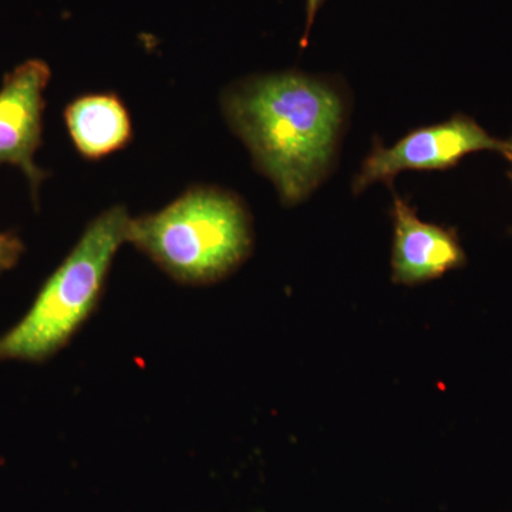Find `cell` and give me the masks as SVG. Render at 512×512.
Segmentation results:
<instances>
[{"mask_svg":"<svg viewBox=\"0 0 512 512\" xmlns=\"http://www.w3.org/2000/svg\"><path fill=\"white\" fill-rule=\"evenodd\" d=\"M127 242L184 285H210L234 272L252 247L251 220L237 195L192 187L163 210L130 218Z\"/></svg>","mask_w":512,"mask_h":512,"instance_id":"7a4b0ae2","label":"cell"},{"mask_svg":"<svg viewBox=\"0 0 512 512\" xmlns=\"http://www.w3.org/2000/svg\"><path fill=\"white\" fill-rule=\"evenodd\" d=\"M52 72L46 62L30 59L6 74L0 87V167H18L28 178L37 204L47 174L35 163L42 144L45 92Z\"/></svg>","mask_w":512,"mask_h":512,"instance_id":"5b68a950","label":"cell"},{"mask_svg":"<svg viewBox=\"0 0 512 512\" xmlns=\"http://www.w3.org/2000/svg\"><path fill=\"white\" fill-rule=\"evenodd\" d=\"M503 154L505 158H507L508 163L511 165V180H512V140L511 141H505V147Z\"/></svg>","mask_w":512,"mask_h":512,"instance_id":"30bf717a","label":"cell"},{"mask_svg":"<svg viewBox=\"0 0 512 512\" xmlns=\"http://www.w3.org/2000/svg\"><path fill=\"white\" fill-rule=\"evenodd\" d=\"M130 218L117 205L90 222L29 312L0 336V360L45 362L72 340L99 306L114 256L127 242Z\"/></svg>","mask_w":512,"mask_h":512,"instance_id":"3957f363","label":"cell"},{"mask_svg":"<svg viewBox=\"0 0 512 512\" xmlns=\"http://www.w3.org/2000/svg\"><path fill=\"white\" fill-rule=\"evenodd\" d=\"M505 141L491 137L483 127L464 114L444 123L407 134L392 147L376 141L353 181L355 194L376 183H392L404 171H444L468 154L478 151L503 153Z\"/></svg>","mask_w":512,"mask_h":512,"instance_id":"277c9868","label":"cell"},{"mask_svg":"<svg viewBox=\"0 0 512 512\" xmlns=\"http://www.w3.org/2000/svg\"><path fill=\"white\" fill-rule=\"evenodd\" d=\"M25 247L19 237L13 234H0V274L18 264Z\"/></svg>","mask_w":512,"mask_h":512,"instance_id":"ba28073f","label":"cell"},{"mask_svg":"<svg viewBox=\"0 0 512 512\" xmlns=\"http://www.w3.org/2000/svg\"><path fill=\"white\" fill-rule=\"evenodd\" d=\"M323 0H308L306 2V29L305 36L302 39V46L305 47L308 45L309 32H311V28L313 25V20H315L316 13L322 6Z\"/></svg>","mask_w":512,"mask_h":512,"instance_id":"9c48e42d","label":"cell"},{"mask_svg":"<svg viewBox=\"0 0 512 512\" xmlns=\"http://www.w3.org/2000/svg\"><path fill=\"white\" fill-rule=\"evenodd\" d=\"M393 222L392 269L396 284H423L466 262L456 232L420 221L412 205L399 195H394Z\"/></svg>","mask_w":512,"mask_h":512,"instance_id":"8992f818","label":"cell"},{"mask_svg":"<svg viewBox=\"0 0 512 512\" xmlns=\"http://www.w3.org/2000/svg\"><path fill=\"white\" fill-rule=\"evenodd\" d=\"M77 153L97 161L123 150L133 138V121L126 104L114 93L83 94L63 111Z\"/></svg>","mask_w":512,"mask_h":512,"instance_id":"52a82bcc","label":"cell"},{"mask_svg":"<svg viewBox=\"0 0 512 512\" xmlns=\"http://www.w3.org/2000/svg\"><path fill=\"white\" fill-rule=\"evenodd\" d=\"M222 109L284 204L305 200L328 174L345 117L330 84L298 72L252 77L224 93Z\"/></svg>","mask_w":512,"mask_h":512,"instance_id":"6da1fadb","label":"cell"}]
</instances>
